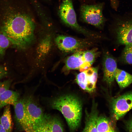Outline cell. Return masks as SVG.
Instances as JSON below:
<instances>
[{
  "instance_id": "15",
  "label": "cell",
  "mask_w": 132,
  "mask_h": 132,
  "mask_svg": "<svg viewBox=\"0 0 132 132\" xmlns=\"http://www.w3.org/2000/svg\"><path fill=\"white\" fill-rule=\"evenodd\" d=\"M115 79L122 89L126 88L132 83V75L118 68L115 73Z\"/></svg>"
},
{
  "instance_id": "16",
  "label": "cell",
  "mask_w": 132,
  "mask_h": 132,
  "mask_svg": "<svg viewBox=\"0 0 132 132\" xmlns=\"http://www.w3.org/2000/svg\"><path fill=\"white\" fill-rule=\"evenodd\" d=\"M0 121L6 132H11L13 123L11 112L10 105L5 106Z\"/></svg>"
},
{
  "instance_id": "24",
  "label": "cell",
  "mask_w": 132,
  "mask_h": 132,
  "mask_svg": "<svg viewBox=\"0 0 132 132\" xmlns=\"http://www.w3.org/2000/svg\"><path fill=\"white\" fill-rule=\"evenodd\" d=\"M125 125L126 130L129 132H132V118L126 121Z\"/></svg>"
},
{
  "instance_id": "21",
  "label": "cell",
  "mask_w": 132,
  "mask_h": 132,
  "mask_svg": "<svg viewBox=\"0 0 132 132\" xmlns=\"http://www.w3.org/2000/svg\"><path fill=\"white\" fill-rule=\"evenodd\" d=\"M11 44L6 36L2 33H0V58L4 56L6 50Z\"/></svg>"
},
{
  "instance_id": "1",
  "label": "cell",
  "mask_w": 132,
  "mask_h": 132,
  "mask_svg": "<svg viewBox=\"0 0 132 132\" xmlns=\"http://www.w3.org/2000/svg\"><path fill=\"white\" fill-rule=\"evenodd\" d=\"M50 105L52 108L61 112L71 131L78 128L81 121L82 105L77 97L69 94L60 95L53 99Z\"/></svg>"
},
{
  "instance_id": "23",
  "label": "cell",
  "mask_w": 132,
  "mask_h": 132,
  "mask_svg": "<svg viewBox=\"0 0 132 132\" xmlns=\"http://www.w3.org/2000/svg\"><path fill=\"white\" fill-rule=\"evenodd\" d=\"M11 82V80L10 79L0 82V95L4 91L9 89Z\"/></svg>"
},
{
  "instance_id": "14",
  "label": "cell",
  "mask_w": 132,
  "mask_h": 132,
  "mask_svg": "<svg viewBox=\"0 0 132 132\" xmlns=\"http://www.w3.org/2000/svg\"><path fill=\"white\" fill-rule=\"evenodd\" d=\"M19 95L17 92L7 90L0 95V110L8 105L13 106L19 99Z\"/></svg>"
},
{
  "instance_id": "22",
  "label": "cell",
  "mask_w": 132,
  "mask_h": 132,
  "mask_svg": "<svg viewBox=\"0 0 132 132\" xmlns=\"http://www.w3.org/2000/svg\"><path fill=\"white\" fill-rule=\"evenodd\" d=\"M122 58L126 63L132 64V44L125 45L122 54Z\"/></svg>"
},
{
  "instance_id": "20",
  "label": "cell",
  "mask_w": 132,
  "mask_h": 132,
  "mask_svg": "<svg viewBox=\"0 0 132 132\" xmlns=\"http://www.w3.org/2000/svg\"><path fill=\"white\" fill-rule=\"evenodd\" d=\"M76 80L81 88L88 92V80L87 74L84 71L81 72L77 75Z\"/></svg>"
},
{
  "instance_id": "25",
  "label": "cell",
  "mask_w": 132,
  "mask_h": 132,
  "mask_svg": "<svg viewBox=\"0 0 132 132\" xmlns=\"http://www.w3.org/2000/svg\"><path fill=\"white\" fill-rule=\"evenodd\" d=\"M8 74V71L6 68L0 65V79L7 76Z\"/></svg>"
},
{
  "instance_id": "12",
  "label": "cell",
  "mask_w": 132,
  "mask_h": 132,
  "mask_svg": "<svg viewBox=\"0 0 132 132\" xmlns=\"http://www.w3.org/2000/svg\"><path fill=\"white\" fill-rule=\"evenodd\" d=\"M104 80L109 85H111L115 79V74L117 68L115 60L109 54H105L103 61Z\"/></svg>"
},
{
  "instance_id": "11",
  "label": "cell",
  "mask_w": 132,
  "mask_h": 132,
  "mask_svg": "<svg viewBox=\"0 0 132 132\" xmlns=\"http://www.w3.org/2000/svg\"><path fill=\"white\" fill-rule=\"evenodd\" d=\"M83 52L82 50L77 51L66 58L63 68L64 72L68 73L70 70L75 69L79 70L82 72L90 67L91 66L82 60Z\"/></svg>"
},
{
  "instance_id": "2",
  "label": "cell",
  "mask_w": 132,
  "mask_h": 132,
  "mask_svg": "<svg viewBox=\"0 0 132 132\" xmlns=\"http://www.w3.org/2000/svg\"><path fill=\"white\" fill-rule=\"evenodd\" d=\"M2 11L1 32L8 36L18 31L29 20V17L17 11L15 7L7 5Z\"/></svg>"
},
{
  "instance_id": "26",
  "label": "cell",
  "mask_w": 132,
  "mask_h": 132,
  "mask_svg": "<svg viewBox=\"0 0 132 132\" xmlns=\"http://www.w3.org/2000/svg\"><path fill=\"white\" fill-rule=\"evenodd\" d=\"M83 2H84V4H87V2H88L89 0H80ZM110 1L111 4L113 5L116 2L117 0H110Z\"/></svg>"
},
{
  "instance_id": "17",
  "label": "cell",
  "mask_w": 132,
  "mask_h": 132,
  "mask_svg": "<svg viewBox=\"0 0 132 132\" xmlns=\"http://www.w3.org/2000/svg\"><path fill=\"white\" fill-rule=\"evenodd\" d=\"M96 127L98 132L115 131V127L110 120L103 116H98Z\"/></svg>"
},
{
  "instance_id": "8",
  "label": "cell",
  "mask_w": 132,
  "mask_h": 132,
  "mask_svg": "<svg viewBox=\"0 0 132 132\" xmlns=\"http://www.w3.org/2000/svg\"><path fill=\"white\" fill-rule=\"evenodd\" d=\"M26 111L34 129L42 122L45 114L42 109L31 97L24 99Z\"/></svg>"
},
{
  "instance_id": "10",
  "label": "cell",
  "mask_w": 132,
  "mask_h": 132,
  "mask_svg": "<svg viewBox=\"0 0 132 132\" xmlns=\"http://www.w3.org/2000/svg\"><path fill=\"white\" fill-rule=\"evenodd\" d=\"M63 126L56 117L45 114L41 123L34 129L33 132H63Z\"/></svg>"
},
{
  "instance_id": "4",
  "label": "cell",
  "mask_w": 132,
  "mask_h": 132,
  "mask_svg": "<svg viewBox=\"0 0 132 132\" xmlns=\"http://www.w3.org/2000/svg\"><path fill=\"white\" fill-rule=\"evenodd\" d=\"M114 22L119 44L125 45L132 44V12L117 17Z\"/></svg>"
},
{
  "instance_id": "27",
  "label": "cell",
  "mask_w": 132,
  "mask_h": 132,
  "mask_svg": "<svg viewBox=\"0 0 132 132\" xmlns=\"http://www.w3.org/2000/svg\"><path fill=\"white\" fill-rule=\"evenodd\" d=\"M0 132H6L0 121Z\"/></svg>"
},
{
  "instance_id": "7",
  "label": "cell",
  "mask_w": 132,
  "mask_h": 132,
  "mask_svg": "<svg viewBox=\"0 0 132 132\" xmlns=\"http://www.w3.org/2000/svg\"><path fill=\"white\" fill-rule=\"evenodd\" d=\"M111 108L115 119L118 120L123 117L132 109V91L114 99Z\"/></svg>"
},
{
  "instance_id": "3",
  "label": "cell",
  "mask_w": 132,
  "mask_h": 132,
  "mask_svg": "<svg viewBox=\"0 0 132 132\" xmlns=\"http://www.w3.org/2000/svg\"><path fill=\"white\" fill-rule=\"evenodd\" d=\"M103 3L82 4L80 8V17L84 22L102 29L106 20L103 14Z\"/></svg>"
},
{
  "instance_id": "18",
  "label": "cell",
  "mask_w": 132,
  "mask_h": 132,
  "mask_svg": "<svg viewBox=\"0 0 132 132\" xmlns=\"http://www.w3.org/2000/svg\"><path fill=\"white\" fill-rule=\"evenodd\" d=\"M84 71L88 79V92H93L95 89L98 78V68L90 67Z\"/></svg>"
},
{
  "instance_id": "9",
  "label": "cell",
  "mask_w": 132,
  "mask_h": 132,
  "mask_svg": "<svg viewBox=\"0 0 132 132\" xmlns=\"http://www.w3.org/2000/svg\"><path fill=\"white\" fill-rule=\"evenodd\" d=\"M13 106L17 126L25 132H33L32 126L26 111L24 99H19Z\"/></svg>"
},
{
  "instance_id": "6",
  "label": "cell",
  "mask_w": 132,
  "mask_h": 132,
  "mask_svg": "<svg viewBox=\"0 0 132 132\" xmlns=\"http://www.w3.org/2000/svg\"><path fill=\"white\" fill-rule=\"evenodd\" d=\"M55 41L58 48L66 53L82 50L92 44V42L88 40L79 39L63 35L57 37Z\"/></svg>"
},
{
  "instance_id": "19",
  "label": "cell",
  "mask_w": 132,
  "mask_h": 132,
  "mask_svg": "<svg viewBox=\"0 0 132 132\" xmlns=\"http://www.w3.org/2000/svg\"><path fill=\"white\" fill-rule=\"evenodd\" d=\"M99 54L98 49L96 48L90 50L83 51L82 55V60L85 63L91 66L95 61Z\"/></svg>"
},
{
  "instance_id": "5",
  "label": "cell",
  "mask_w": 132,
  "mask_h": 132,
  "mask_svg": "<svg viewBox=\"0 0 132 132\" xmlns=\"http://www.w3.org/2000/svg\"><path fill=\"white\" fill-rule=\"evenodd\" d=\"M59 12L61 19L66 25L81 33H85L86 28L77 22L71 0H63L59 7Z\"/></svg>"
},
{
  "instance_id": "13",
  "label": "cell",
  "mask_w": 132,
  "mask_h": 132,
  "mask_svg": "<svg viewBox=\"0 0 132 132\" xmlns=\"http://www.w3.org/2000/svg\"><path fill=\"white\" fill-rule=\"evenodd\" d=\"M96 107L94 104L90 112L87 114L85 127L83 132H97V122L98 116Z\"/></svg>"
}]
</instances>
